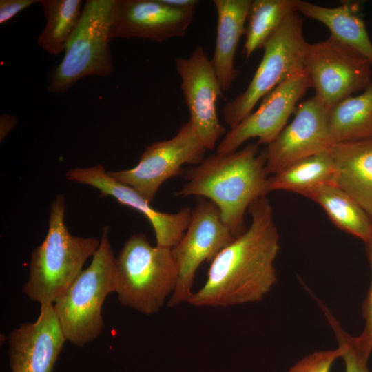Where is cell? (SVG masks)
<instances>
[{"label":"cell","mask_w":372,"mask_h":372,"mask_svg":"<svg viewBox=\"0 0 372 372\" xmlns=\"http://www.w3.org/2000/svg\"><path fill=\"white\" fill-rule=\"evenodd\" d=\"M251 224L210 262L203 286L188 303L197 307H227L262 300L277 282L274 262L279 234L266 197L249 208Z\"/></svg>","instance_id":"6da1fadb"},{"label":"cell","mask_w":372,"mask_h":372,"mask_svg":"<svg viewBox=\"0 0 372 372\" xmlns=\"http://www.w3.org/2000/svg\"><path fill=\"white\" fill-rule=\"evenodd\" d=\"M266 150L250 143L233 153L213 154L187 173L178 196L205 198L218 208L225 224L237 237L246 229L244 216L251 205L266 197L269 176Z\"/></svg>","instance_id":"7a4b0ae2"},{"label":"cell","mask_w":372,"mask_h":372,"mask_svg":"<svg viewBox=\"0 0 372 372\" xmlns=\"http://www.w3.org/2000/svg\"><path fill=\"white\" fill-rule=\"evenodd\" d=\"M65 196L59 194L50 206L46 236L30 256L29 276L23 291L40 305L54 304L100 245V240L92 237L72 236L65 224Z\"/></svg>","instance_id":"3957f363"},{"label":"cell","mask_w":372,"mask_h":372,"mask_svg":"<svg viewBox=\"0 0 372 372\" xmlns=\"http://www.w3.org/2000/svg\"><path fill=\"white\" fill-rule=\"evenodd\" d=\"M178 277L172 248L151 245L142 233L132 235L116 258L118 300L143 314L160 311L174 291Z\"/></svg>","instance_id":"277c9868"},{"label":"cell","mask_w":372,"mask_h":372,"mask_svg":"<svg viewBox=\"0 0 372 372\" xmlns=\"http://www.w3.org/2000/svg\"><path fill=\"white\" fill-rule=\"evenodd\" d=\"M108 233L109 227L104 226L90 265L53 304L66 341L78 347L102 333V307L106 297L115 292L116 257Z\"/></svg>","instance_id":"5b68a950"},{"label":"cell","mask_w":372,"mask_h":372,"mask_svg":"<svg viewBox=\"0 0 372 372\" xmlns=\"http://www.w3.org/2000/svg\"><path fill=\"white\" fill-rule=\"evenodd\" d=\"M114 4V0L85 1L63 59L49 74V92L63 94L84 77H107L113 73L110 42Z\"/></svg>","instance_id":"8992f818"},{"label":"cell","mask_w":372,"mask_h":372,"mask_svg":"<svg viewBox=\"0 0 372 372\" xmlns=\"http://www.w3.org/2000/svg\"><path fill=\"white\" fill-rule=\"evenodd\" d=\"M307 44L302 18L298 12L290 14L267 41L248 87L223 106L222 114L230 129L249 115L257 103L285 79L304 70Z\"/></svg>","instance_id":"52a82bcc"},{"label":"cell","mask_w":372,"mask_h":372,"mask_svg":"<svg viewBox=\"0 0 372 372\" xmlns=\"http://www.w3.org/2000/svg\"><path fill=\"white\" fill-rule=\"evenodd\" d=\"M371 67L362 54L331 36L307 44L304 69L314 96L329 110L372 83Z\"/></svg>","instance_id":"ba28073f"},{"label":"cell","mask_w":372,"mask_h":372,"mask_svg":"<svg viewBox=\"0 0 372 372\" xmlns=\"http://www.w3.org/2000/svg\"><path fill=\"white\" fill-rule=\"evenodd\" d=\"M236 237L223 222L218 208L210 200L198 197L192 210L188 227L180 241L172 248L178 271L169 307L187 302L199 266L211 262Z\"/></svg>","instance_id":"9c48e42d"},{"label":"cell","mask_w":372,"mask_h":372,"mask_svg":"<svg viewBox=\"0 0 372 372\" xmlns=\"http://www.w3.org/2000/svg\"><path fill=\"white\" fill-rule=\"evenodd\" d=\"M205 150L188 121L172 138L148 145L135 167L107 174L151 203L165 181L181 174L183 165L200 163Z\"/></svg>","instance_id":"30bf717a"},{"label":"cell","mask_w":372,"mask_h":372,"mask_svg":"<svg viewBox=\"0 0 372 372\" xmlns=\"http://www.w3.org/2000/svg\"><path fill=\"white\" fill-rule=\"evenodd\" d=\"M304 69L291 74L266 95L259 107L225 134L216 154L233 153L247 141L257 138L258 144L272 143L287 125L297 103L310 88Z\"/></svg>","instance_id":"8fae6325"},{"label":"cell","mask_w":372,"mask_h":372,"mask_svg":"<svg viewBox=\"0 0 372 372\" xmlns=\"http://www.w3.org/2000/svg\"><path fill=\"white\" fill-rule=\"evenodd\" d=\"M176 71L192 123L206 149H213L225 134L219 121L216 102L222 88L209 59L201 45L187 58L175 59Z\"/></svg>","instance_id":"7c38bea8"},{"label":"cell","mask_w":372,"mask_h":372,"mask_svg":"<svg viewBox=\"0 0 372 372\" xmlns=\"http://www.w3.org/2000/svg\"><path fill=\"white\" fill-rule=\"evenodd\" d=\"M329 111L315 96L297 106L292 121L265 149L266 167L269 174L332 147L328 130Z\"/></svg>","instance_id":"4fadbf2b"},{"label":"cell","mask_w":372,"mask_h":372,"mask_svg":"<svg viewBox=\"0 0 372 372\" xmlns=\"http://www.w3.org/2000/svg\"><path fill=\"white\" fill-rule=\"evenodd\" d=\"M196 10L174 7L163 0H114L112 39L139 38L163 42L183 37Z\"/></svg>","instance_id":"5bb4252c"},{"label":"cell","mask_w":372,"mask_h":372,"mask_svg":"<svg viewBox=\"0 0 372 372\" xmlns=\"http://www.w3.org/2000/svg\"><path fill=\"white\" fill-rule=\"evenodd\" d=\"M65 176L70 181L93 187L99 191L101 197H112L118 203L143 214L154 229L158 246L174 247L183 236L189 223L192 214L189 208H183L174 214L159 211L134 189L109 176L101 164L70 169Z\"/></svg>","instance_id":"9a60e30c"},{"label":"cell","mask_w":372,"mask_h":372,"mask_svg":"<svg viewBox=\"0 0 372 372\" xmlns=\"http://www.w3.org/2000/svg\"><path fill=\"white\" fill-rule=\"evenodd\" d=\"M7 342L11 372H52L66 342L53 304L41 305L37 320L12 330Z\"/></svg>","instance_id":"2e32d148"},{"label":"cell","mask_w":372,"mask_h":372,"mask_svg":"<svg viewBox=\"0 0 372 372\" xmlns=\"http://www.w3.org/2000/svg\"><path fill=\"white\" fill-rule=\"evenodd\" d=\"M334 184L352 197L372 218V137L335 144Z\"/></svg>","instance_id":"e0dca14e"},{"label":"cell","mask_w":372,"mask_h":372,"mask_svg":"<svg viewBox=\"0 0 372 372\" xmlns=\"http://www.w3.org/2000/svg\"><path fill=\"white\" fill-rule=\"evenodd\" d=\"M217 12L216 46L211 59L223 92L227 91L238 75L234 58L251 0H214Z\"/></svg>","instance_id":"ac0fdd59"},{"label":"cell","mask_w":372,"mask_h":372,"mask_svg":"<svg viewBox=\"0 0 372 372\" xmlns=\"http://www.w3.org/2000/svg\"><path fill=\"white\" fill-rule=\"evenodd\" d=\"M335 165L331 148L301 158L269 178L268 190L291 192L311 198L321 187L334 184Z\"/></svg>","instance_id":"d6986e66"},{"label":"cell","mask_w":372,"mask_h":372,"mask_svg":"<svg viewBox=\"0 0 372 372\" xmlns=\"http://www.w3.org/2000/svg\"><path fill=\"white\" fill-rule=\"evenodd\" d=\"M297 10L324 24L331 37L365 56L372 65V42L363 20L349 3L337 7H324L299 0Z\"/></svg>","instance_id":"ffe728a7"},{"label":"cell","mask_w":372,"mask_h":372,"mask_svg":"<svg viewBox=\"0 0 372 372\" xmlns=\"http://www.w3.org/2000/svg\"><path fill=\"white\" fill-rule=\"evenodd\" d=\"M328 130L332 145L372 137V83L329 110Z\"/></svg>","instance_id":"44dd1931"},{"label":"cell","mask_w":372,"mask_h":372,"mask_svg":"<svg viewBox=\"0 0 372 372\" xmlns=\"http://www.w3.org/2000/svg\"><path fill=\"white\" fill-rule=\"evenodd\" d=\"M342 231L366 242L372 234V218L348 194L335 184L318 189L311 197Z\"/></svg>","instance_id":"7402d4cb"},{"label":"cell","mask_w":372,"mask_h":372,"mask_svg":"<svg viewBox=\"0 0 372 372\" xmlns=\"http://www.w3.org/2000/svg\"><path fill=\"white\" fill-rule=\"evenodd\" d=\"M299 0H254L251 4L243 53L246 59L258 49L263 48L267 41L291 13L298 12Z\"/></svg>","instance_id":"603a6c76"},{"label":"cell","mask_w":372,"mask_h":372,"mask_svg":"<svg viewBox=\"0 0 372 372\" xmlns=\"http://www.w3.org/2000/svg\"><path fill=\"white\" fill-rule=\"evenodd\" d=\"M45 25L37 42L50 54L65 51L81 15V0H41Z\"/></svg>","instance_id":"cb8c5ba5"},{"label":"cell","mask_w":372,"mask_h":372,"mask_svg":"<svg viewBox=\"0 0 372 372\" xmlns=\"http://www.w3.org/2000/svg\"><path fill=\"white\" fill-rule=\"evenodd\" d=\"M365 244L371 272L369 289L362 305V315L365 325L361 334L355 337L351 336V340L358 352L364 359L369 360L372 353V234Z\"/></svg>","instance_id":"d4e9b609"},{"label":"cell","mask_w":372,"mask_h":372,"mask_svg":"<svg viewBox=\"0 0 372 372\" xmlns=\"http://www.w3.org/2000/svg\"><path fill=\"white\" fill-rule=\"evenodd\" d=\"M327 318L335 332L338 344L344 347L342 356L344 362L345 372H370L367 366L368 360L356 350L351 340V335L346 333L331 313Z\"/></svg>","instance_id":"484cf974"},{"label":"cell","mask_w":372,"mask_h":372,"mask_svg":"<svg viewBox=\"0 0 372 372\" xmlns=\"http://www.w3.org/2000/svg\"><path fill=\"white\" fill-rule=\"evenodd\" d=\"M344 353V347L313 353L296 363L287 372H330L333 362Z\"/></svg>","instance_id":"4316f807"},{"label":"cell","mask_w":372,"mask_h":372,"mask_svg":"<svg viewBox=\"0 0 372 372\" xmlns=\"http://www.w3.org/2000/svg\"><path fill=\"white\" fill-rule=\"evenodd\" d=\"M39 2L37 0H1L0 24L3 25L12 19L24 9Z\"/></svg>","instance_id":"83f0119b"},{"label":"cell","mask_w":372,"mask_h":372,"mask_svg":"<svg viewBox=\"0 0 372 372\" xmlns=\"http://www.w3.org/2000/svg\"><path fill=\"white\" fill-rule=\"evenodd\" d=\"M17 118L9 114H2L0 117V140H3L13 130L17 123Z\"/></svg>","instance_id":"f1b7e54d"}]
</instances>
